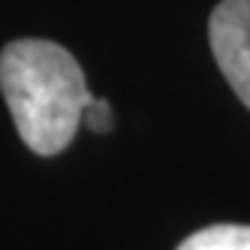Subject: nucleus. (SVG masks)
<instances>
[{"instance_id": "obj_3", "label": "nucleus", "mask_w": 250, "mask_h": 250, "mask_svg": "<svg viewBox=\"0 0 250 250\" xmlns=\"http://www.w3.org/2000/svg\"><path fill=\"white\" fill-rule=\"evenodd\" d=\"M178 250H250V226L217 223L193 232L178 244Z\"/></svg>"}, {"instance_id": "obj_2", "label": "nucleus", "mask_w": 250, "mask_h": 250, "mask_svg": "<svg viewBox=\"0 0 250 250\" xmlns=\"http://www.w3.org/2000/svg\"><path fill=\"white\" fill-rule=\"evenodd\" d=\"M208 40L220 73L250 109V0H223L214 6Z\"/></svg>"}, {"instance_id": "obj_1", "label": "nucleus", "mask_w": 250, "mask_h": 250, "mask_svg": "<svg viewBox=\"0 0 250 250\" xmlns=\"http://www.w3.org/2000/svg\"><path fill=\"white\" fill-rule=\"evenodd\" d=\"M0 91L21 142L42 157L73 142L94 97L76 58L48 40H15L0 51Z\"/></svg>"}, {"instance_id": "obj_4", "label": "nucleus", "mask_w": 250, "mask_h": 250, "mask_svg": "<svg viewBox=\"0 0 250 250\" xmlns=\"http://www.w3.org/2000/svg\"><path fill=\"white\" fill-rule=\"evenodd\" d=\"M82 121H84L94 133H109V130H112V109H109V103L91 97V100H87V105H84Z\"/></svg>"}]
</instances>
